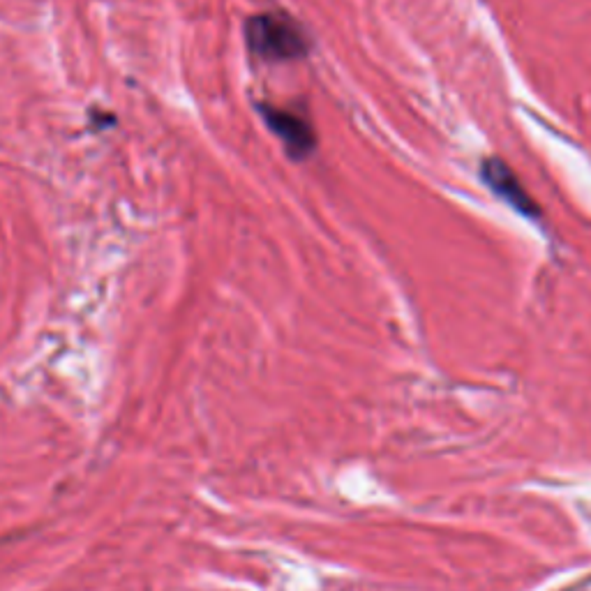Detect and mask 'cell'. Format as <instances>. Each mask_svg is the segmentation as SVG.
Listing matches in <instances>:
<instances>
[{"instance_id":"2","label":"cell","mask_w":591,"mask_h":591,"mask_svg":"<svg viewBox=\"0 0 591 591\" xmlns=\"http://www.w3.org/2000/svg\"><path fill=\"white\" fill-rule=\"evenodd\" d=\"M257 111L264 118L268 130L282 141L284 151L291 160H308L317 148V134L308 118L294 114L289 109L273 107V104H259Z\"/></svg>"},{"instance_id":"3","label":"cell","mask_w":591,"mask_h":591,"mask_svg":"<svg viewBox=\"0 0 591 591\" xmlns=\"http://www.w3.org/2000/svg\"><path fill=\"white\" fill-rule=\"evenodd\" d=\"M483 178L485 183L492 187V192H497V197L506 199L513 208H518L522 215H538V206L531 201L525 187L520 185L518 176L506 167L501 160H488L483 164Z\"/></svg>"},{"instance_id":"1","label":"cell","mask_w":591,"mask_h":591,"mask_svg":"<svg viewBox=\"0 0 591 591\" xmlns=\"http://www.w3.org/2000/svg\"><path fill=\"white\" fill-rule=\"evenodd\" d=\"M245 42L252 56L266 63H291L308 56L310 42L303 28L282 12H264L245 24Z\"/></svg>"}]
</instances>
